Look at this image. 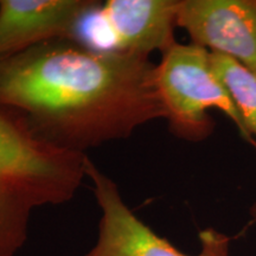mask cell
Here are the masks:
<instances>
[{"label":"cell","mask_w":256,"mask_h":256,"mask_svg":"<svg viewBox=\"0 0 256 256\" xmlns=\"http://www.w3.org/2000/svg\"><path fill=\"white\" fill-rule=\"evenodd\" d=\"M148 57L54 40L0 58V106L40 138L86 153L166 119Z\"/></svg>","instance_id":"6da1fadb"},{"label":"cell","mask_w":256,"mask_h":256,"mask_svg":"<svg viewBox=\"0 0 256 256\" xmlns=\"http://www.w3.org/2000/svg\"><path fill=\"white\" fill-rule=\"evenodd\" d=\"M88 159L44 140L20 113L0 106V256H14L25 244L34 208L75 196Z\"/></svg>","instance_id":"7a4b0ae2"},{"label":"cell","mask_w":256,"mask_h":256,"mask_svg":"<svg viewBox=\"0 0 256 256\" xmlns=\"http://www.w3.org/2000/svg\"><path fill=\"white\" fill-rule=\"evenodd\" d=\"M154 82L170 130L182 139L198 142L208 138L214 121L208 110L226 115L247 142L254 144L241 115L210 63V51L197 44L176 43L156 66Z\"/></svg>","instance_id":"3957f363"},{"label":"cell","mask_w":256,"mask_h":256,"mask_svg":"<svg viewBox=\"0 0 256 256\" xmlns=\"http://www.w3.org/2000/svg\"><path fill=\"white\" fill-rule=\"evenodd\" d=\"M87 177L102 216L96 244L86 256H190L178 250L168 240L147 226L130 210L113 179L104 174L90 159ZM200 252L196 256H229L230 238L215 229L200 232Z\"/></svg>","instance_id":"277c9868"},{"label":"cell","mask_w":256,"mask_h":256,"mask_svg":"<svg viewBox=\"0 0 256 256\" xmlns=\"http://www.w3.org/2000/svg\"><path fill=\"white\" fill-rule=\"evenodd\" d=\"M177 26L194 44L232 57L256 75V0H178Z\"/></svg>","instance_id":"5b68a950"},{"label":"cell","mask_w":256,"mask_h":256,"mask_svg":"<svg viewBox=\"0 0 256 256\" xmlns=\"http://www.w3.org/2000/svg\"><path fill=\"white\" fill-rule=\"evenodd\" d=\"M94 0H0V58L54 40H80Z\"/></svg>","instance_id":"8992f818"},{"label":"cell","mask_w":256,"mask_h":256,"mask_svg":"<svg viewBox=\"0 0 256 256\" xmlns=\"http://www.w3.org/2000/svg\"><path fill=\"white\" fill-rule=\"evenodd\" d=\"M178 0H108L98 14L110 32L114 50L148 57L162 55L177 42Z\"/></svg>","instance_id":"52a82bcc"},{"label":"cell","mask_w":256,"mask_h":256,"mask_svg":"<svg viewBox=\"0 0 256 256\" xmlns=\"http://www.w3.org/2000/svg\"><path fill=\"white\" fill-rule=\"evenodd\" d=\"M210 63L238 108L246 130L256 139V75L236 60L222 54L210 52Z\"/></svg>","instance_id":"ba28073f"}]
</instances>
